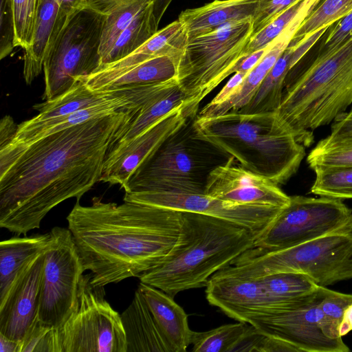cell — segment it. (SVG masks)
<instances>
[{
	"instance_id": "cell-1",
	"label": "cell",
	"mask_w": 352,
	"mask_h": 352,
	"mask_svg": "<svg viewBox=\"0 0 352 352\" xmlns=\"http://www.w3.org/2000/svg\"><path fill=\"white\" fill-rule=\"evenodd\" d=\"M140 109H120L28 144L1 147L0 227L26 235L59 204L80 199L100 182L115 134Z\"/></svg>"
},
{
	"instance_id": "cell-2",
	"label": "cell",
	"mask_w": 352,
	"mask_h": 352,
	"mask_svg": "<svg viewBox=\"0 0 352 352\" xmlns=\"http://www.w3.org/2000/svg\"><path fill=\"white\" fill-rule=\"evenodd\" d=\"M79 201L67 217L68 229L94 286L140 278L177 241L182 211L131 201L118 205L98 197L88 206Z\"/></svg>"
},
{
	"instance_id": "cell-3",
	"label": "cell",
	"mask_w": 352,
	"mask_h": 352,
	"mask_svg": "<svg viewBox=\"0 0 352 352\" xmlns=\"http://www.w3.org/2000/svg\"><path fill=\"white\" fill-rule=\"evenodd\" d=\"M255 238L250 230L236 223L184 212L174 247L139 278L173 298L182 291L206 287L214 274L252 248Z\"/></svg>"
},
{
	"instance_id": "cell-4",
	"label": "cell",
	"mask_w": 352,
	"mask_h": 352,
	"mask_svg": "<svg viewBox=\"0 0 352 352\" xmlns=\"http://www.w3.org/2000/svg\"><path fill=\"white\" fill-rule=\"evenodd\" d=\"M193 125L201 139L277 185L285 184L296 173L305 156V146L276 111L197 115Z\"/></svg>"
},
{
	"instance_id": "cell-5",
	"label": "cell",
	"mask_w": 352,
	"mask_h": 352,
	"mask_svg": "<svg viewBox=\"0 0 352 352\" xmlns=\"http://www.w3.org/2000/svg\"><path fill=\"white\" fill-rule=\"evenodd\" d=\"M351 103L352 38L329 55L289 72L276 113L296 140L309 146L313 131L334 121Z\"/></svg>"
},
{
	"instance_id": "cell-6",
	"label": "cell",
	"mask_w": 352,
	"mask_h": 352,
	"mask_svg": "<svg viewBox=\"0 0 352 352\" xmlns=\"http://www.w3.org/2000/svg\"><path fill=\"white\" fill-rule=\"evenodd\" d=\"M295 272L327 287L352 278V219L322 236L278 250L253 247L216 274L256 278L277 272Z\"/></svg>"
},
{
	"instance_id": "cell-7",
	"label": "cell",
	"mask_w": 352,
	"mask_h": 352,
	"mask_svg": "<svg viewBox=\"0 0 352 352\" xmlns=\"http://www.w3.org/2000/svg\"><path fill=\"white\" fill-rule=\"evenodd\" d=\"M195 118L161 144L132 176L125 192L204 193L210 173L231 156L197 135Z\"/></svg>"
},
{
	"instance_id": "cell-8",
	"label": "cell",
	"mask_w": 352,
	"mask_h": 352,
	"mask_svg": "<svg viewBox=\"0 0 352 352\" xmlns=\"http://www.w3.org/2000/svg\"><path fill=\"white\" fill-rule=\"evenodd\" d=\"M252 21L248 18L231 22L188 40L177 80L192 108L198 110L200 102L234 73L252 36Z\"/></svg>"
},
{
	"instance_id": "cell-9",
	"label": "cell",
	"mask_w": 352,
	"mask_h": 352,
	"mask_svg": "<svg viewBox=\"0 0 352 352\" xmlns=\"http://www.w3.org/2000/svg\"><path fill=\"white\" fill-rule=\"evenodd\" d=\"M105 17L89 7L68 16L44 59L43 100L63 94L78 78L90 75L100 65L99 50Z\"/></svg>"
},
{
	"instance_id": "cell-10",
	"label": "cell",
	"mask_w": 352,
	"mask_h": 352,
	"mask_svg": "<svg viewBox=\"0 0 352 352\" xmlns=\"http://www.w3.org/2000/svg\"><path fill=\"white\" fill-rule=\"evenodd\" d=\"M352 209L342 199L290 196L267 227L254 240V247L272 251L305 243L347 223Z\"/></svg>"
},
{
	"instance_id": "cell-11",
	"label": "cell",
	"mask_w": 352,
	"mask_h": 352,
	"mask_svg": "<svg viewBox=\"0 0 352 352\" xmlns=\"http://www.w3.org/2000/svg\"><path fill=\"white\" fill-rule=\"evenodd\" d=\"M91 279V274L82 276L77 307L60 328L62 352H126L121 315Z\"/></svg>"
},
{
	"instance_id": "cell-12",
	"label": "cell",
	"mask_w": 352,
	"mask_h": 352,
	"mask_svg": "<svg viewBox=\"0 0 352 352\" xmlns=\"http://www.w3.org/2000/svg\"><path fill=\"white\" fill-rule=\"evenodd\" d=\"M44 252L38 320L60 328L78 303L80 280L85 271L69 229L53 228Z\"/></svg>"
},
{
	"instance_id": "cell-13",
	"label": "cell",
	"mask_w": 352,
	"mask_h": 352,
	"mask_svg": "<svg viewBox=\"0 0 352 352\" xmlns=\"http://www.w3.org/2000/svg\"><path fill=\"white\" fill-rule=\"evenodd\" d=\"M327 287L272 309L249 317L246 323L260 331L285 340L302 352H349L342 338L333 340L324 335L319 326V305Z\"/></svg>"
},
{
	"instance_id": "cell-14",
	"label": "cell",
	"mask_w": 352,
	"mask_h": 352,
	"mask_svg": "<svg viewBox=\"0 0 352 352\" xmlns=\"http://www.w3.org/2000/svg\"><path fill=\"white\" fill-rule=\"evenodd\" d=\"M123 200L219 217L246 228L256 237L267 227L282 208L236 204L212 197L205 193L131 192H125Z\"/></svg>"
},
{
	"instance_id": "cell-15",
	"label": "cell",
	"mask_w": 352,
	"mask_h": 352,
	"mask_svg": "<svg viewBox=\"0 0 352 352\" xmlns=\"http://www.w3.org/2000/svg\"><path fill=\"white\" fill-rule=\"evenodd\" d=\"M198 111L184 104L162 118L142 133L121 148L109 153L100 182L119 185L126 190L135 172L155 153L161 144Z\"/></svg>"
},
{
	"instance_id": "cell-16",
	"label": "cell",
	"mask_w": 352,
	"mask_h": 352,
	"mask_svg": "<svg viewBox=\"0 0 352 352\" xmlns=\"http://www.w3.org/2000/svg\"><path fill=\"white\" fill-rule=\"evenodd\" d=\"M204 193L236 204L278 208L285 206L290 199L278 185L243 168L232 157L210 173Z\"/></svg>"
},
{
	"instance_id": "cell-17",
	"label": "cell",
	"mask_w": 352,
	"mask_h": 352,
	"mask_svg": "<svg viewBox=\"0 0 352 352\" xmlns=\"http://www.w3.org/2000/svg\"><path fill=\"white\" fill-rule=\"evenodd\" d=\"M44 252L35 258L0 304V333L12 340L21 342L38 318Z\"/></svg>"
},
{
	"instance_id": "cell-18",
	"label": "cell",
	"mask_w": 352,
	"mask_h": 352,
	"mask_svg": "<svg viewBox=\"0 0 352 352\" xmlns=\"http://www.w3.org/2000/svg\"><path fill=\"white\" fill-rule=\"evenodd\" d=\"M206 298L230 318L246 323L254 315L272 308L259 278L214 274L206 289Z\"/></svg>"
},
{
	"instance_id": "cell-19",
	"label": "cell",
	"mask_w": 352,
	"mask_h": 352,
	"mask_svg": "<svg viewBox=\"0 0 352 352\" xmlns=\"http://www.w3.org/2000/svg\"><path fill=\"white\" fill-rule=\"evenodd\" d=\"M188 38L182 23L177 19L168 24L126 57L100 65L90 75L79 77L92 90L99 88L110 79L152 58L183 52Z\"/></svg>"
},
{
	"instance_id": "cell-20",
	"label": "cell",
	"mask_w": 352,
	"mask_h": 352,
	"mask_svg": "<svg viewBox=\"0 0 352 352\" xmlns=\"http://www.w3.org/2000/svg\"><path fill=\"white\" fill-rule=\"evenodd\" d=\"M141 90L136 86L129 95L109 102L83 109L66 116L45 120L32 118L18 124L16 133L9 144H28L52 133L93 118L111 114L120 109L141 107Z\"/></svg>"
},
{
	"instance_id": "cell-21",
	"label": "cell",
	"mask_w": 352,
	"mask_h": 352,
	"mask_svg": "<svg viewBox=\"0 0 352 352\" xmlns=\"http://www.w3.org/2000/svg\"><path fill=\"white\" fill-rule=\"evenodd\" d=\"M309 11L310 10H307L300 14L268 45L265 54L246 75L239 90L235 95L218 106L211 108L204 107L197 115L199 117L218 116L230 111H238L245 106L278 58L287 47L296 31Z\"/></svg>"
},
{
	"instance_id": "cell-22",
	"label": "cell",
	"mask_w": 352,
	"mask_h": 352,
	"mask_svg": "<svg viewBox=\"0 0 352 352\" xmlns=\"http://www.w3.org/2000/svg\"><path fill=\"white\" fill-rule=\"evenodd\" d=\"M258 0H214L186 9L179 15L188 40L211 32L231 22L252 18Z\"/></svg>"
},
{
	"instance_id": "cell-23",
	"label": "cell",
	"mask_w": 352,
	"mask_h": 352,
	"mask_svg": "<svg viewBox=\"0 0 352 352\" xmlns=\"http://www.w3.org/2000/svg\"><path fill=\"white\" fill-rule=\"evenodd\" d=\"M138 289L172 352L186 351L190 344L192 330L185 311L173 297L153 286L140 282Z\"/></svg>"
},
{
	"instance_id": "cell-24",
	"label": "cell",
	"mask_w": 352,
	"mask_h": 352,
	"mask_svg": "<svg viewBox=\"0 0 352 352\" xmlns=\"http://www.w3.org/2000/svg\"><path fill=\"white\" fill-rule=\"evenodd\" d=\"M51 241L50 232L30 236L17 235L1 241L0 304L35 258L49 248Z\"/></svg>"
},
{
	"instance_id": "cell-25",
	"label": "cell",
	"mask_w": 352,
	"mask_h": 352,
	"mask_svg": "<svg viewBox=\"0 0 352 352\" xmlns=\"http://www.w3.org/2000/svg\"><path fill=\"white\" fill-rule=\"evenodd\" d=\"M70 14L60 9L56 0H40L32 41L24 50L23 77L27 85L41 73L47 50Z\"/></svg>"
},
{
	"instance_id": "cell-26",
	"label": "cell",
	"mask_w": 352,
	"mask_h": 352,
	"mask_svg": "<svg viewBox=\"0 0 352 352\" xmlns=\"http://www.w3.org/2000/svg\"><path fill=\"white\" fill-rule=\"evenodd\" d=\"M121 318L127 342L126 352H172L138 289Z\"/></svg>"
},
{
	"instance_id": "cell-27",
	"label": "cell",
	"mask_w": 352,
	"mask_h": 352,
	"mask_svg": "<svg viewBox=\"0 0 352 352\" xmlns=\"http://www.w3.org/2000/svg\"><path fill=\"white\" fill-rule=\"evenodd\" d=\"M135 85L101 90H92L82 81L76 82L58 97L35 104L32 107L38 113L36 120L66 116L77 111L109 102L129 95Z\"/></svg>"
},
{
	"instance_id": "cell-28",
	"label": "cell",
	"mask_w": 352,
	"mask_h": 352,
	"mask_svg": "<svg viewBox=\"0 0 352 352\" xmlns=\"http://www.w3.org/2000/svg\"><path fill=\"white\" fill-rule=\"evenodd\" d=\"M184 104L190 106L178 81L143 105L131 120L120 126L107 155L124 146L170 112Z\"/></svg>"
},
{
	"instance_id": "cell-29",
	"label": "cell",
	"mask_w": 352,
	"mask_h": 352,
	"mask_svg": "<svg viewBox=\"0 0 352 352\" xmlns=\"http://www.w3.org/2000/svg\"><path fill=\"white\" fill-rule=\"evenodd\" d=\"M292 52L293 46L289 44L264 78L250 102L238 111L256 113L277 111L281 102L285 80L291 69Z\"/></svg>"
},
{
	"instance_id": "cell-30",
	"label": "cell",
	"mask_w": 352,
	"mask_h": 352,
	"mask_svg": "<svg viewBox=\"0 0 352 352\" xmlns=\"http://www.w3.org/2000/svg\"><path fill=\"white\" fill-rule=\"evenodd\" d=\"M182 53L162 55L147 60L107 81L98 90L177 78Z\"/></svg>"
},
{
	"instance_id": "cell-31",
	"label": "cell",
	"mask_w": 352,
	"mask_h": 352,
	"mask_svg": "<svg viewBox=\"0 0 352 352\" xmlns=\"http://www.w3.org/2000/svg\"><path fill=\"white\" fill-rule=\"evenodd\" d=\"M153 4L154 1L150 2L135 16L120 34L101 65L126 57L157 32L159 23L153 13Z\"/></svg>"
},
{
	"instance_id": "cell-32",
	"label": "cell",
	"mask_w": 352,
	"mask_h": 352,
	"mask_svg": "<svg viewBox=\"0 0 352 352\" xmlns=\"http://www.w3.org/2000/svg\"><path fill=\"white\" fill-rule=\"evenodd\" d=\"M259 278L271 304L270 309L310 294L319 287L306 276L295 272H277Z\"/></svg>"
},
{
	"instance_id": "cell-33",
	"label": "cell",
	"mask_w": 352,
	"mask_h": 352,
	"mask_svg": "<svg viewBox=\"0 0 352 352\" xmlns=\"http://www.w3.org/2000/svg\"><path fill=\"white\" fill-rule=\"evenodd\" d=\"M352 10V0H320L296 31L290 44H295L316 31L331 25Z\"/></svg>"
},
{
	"instance_id": "cell-34",
	"label": "cell",
	"mask_w": 352,
	"mask_h": 352,
	"mask_svg": "<svg viewBox=\"0 0 352 352\" xmlns=\"http://www.w3.org/2000/svg\"><path fill=\"white\" fill-rule=\"evenodd\" d=\"M248 323L221 325L201 332L192 331L190 344L194 352H232L234 346L244 334Z\"/></svg>"
},
{
	"instance_id": "cell-35",
	"label": "cell",
	"mask_w": 352,
	"mask_h": 352,
	"mask_svg": "<svg viewBox=\"0 0 352 352\" xmlns=\"http://www.w3.org/2000/svg\"><path fill=\"white\" fill-rule=\"evenodd\" d=\"M314 172L311 193L339 199H352V166L318 168Z\"/></svg>"
},
{
	"instance_id": "cell-36",
	"label": "cell",
	"mask_w": 352,
	"mask_h": 352,
	"mask_svg": "<svg viewBox=\"0 0 352 352\" xmlns=\"http://www.w3.org/2000/svg\"><path fill=\"white\" fill-rule=\"evenodd\" d=\"M320 0H299L276 16L263 29L253 35L245 50V55L267 47L300 14L316 5Z\"/></svg>"
},
{
	"instance_id": "cell-37",
	"label": "cell",
	"mask_w": 352,
	"mask_h": 352,
	"mask_svg": "<svg viewBox=\"0 0 352 352\" xmlns=\"http://www.w3.org/2000/svg\"><path fill=\"white\" fill-rule=\"evenodd\" d=\"M309 167L318 168L352 166V135L338 140H321L307 159Z\"/></svg>"
},
{
	"instance_id": "cell-38",
	"label": "cell",
	"mask_w": 352,
	"mask_h": 352,
	"mask_svg": "<svg viewBox=\"0 0 352 352\" xmlns=\"http://www.w3.org/2000/svg\"><path fill=\"white\" fill-rule=\"evenodd\" d=\"M150 2L151 1H138L117 9L106 16L102 27L99 50L101 58L100 65L122 32L135 16Z\"/></svg>"
},
{
	"instance_id": "cell-39",
	"label": "cell",
	"mask_w": 352,
	"mask_h": 352,
	"mask_svg": "<svg viewBox=\"0 0 352 352\" xmlns=\"http://www.w3.org/2000/svg\"><path fill=\"white\" fill-rule=\"evenodd\" d=\"M352 304V294L334 291L326 287L325 294L320 303L319 326L325 336L330 339L340 338L338 327L345 309Z\"/></svg>"
},
{
	"instance_id": "cell-40",
	"label": "cell",
	"mask_w": 352,
	"mask_h": 352,
	"mask_svg": "<svg viewBox=\"0 0 352 352\" xmlns=\"http://www.w3.org/2000/svg\"><path fill=\"white\" fill-rule=\"evenodd\" d=\"M14 22V47L30 46L40 0H10Z\"/></svg>"
},
{
	"instance_id": "cell-41",
	"label": "cell",
	"mask_w": 352,
	"mask_h": 352,
	"mask_svg": "<svg viewBox=\"0 0 352 352\" xmlns=\"http://www.w3.org/2000/svg\"><path fill=\"white\" fill-rule=\"evenodd\" d=\"M21 352H62L60 328L34 322L21 341Z\"/></svg>"
},
{
	"instance_id": "cell-42",
	"label": "cell",
	"mask_w": 352,
	"mask_h": 352,
	"mask_svg": "<svg viewBox=\"0 0 352 352\" xmlns=\"http://www.w3.org/2000/svg\"><path fill=\"white\" fill-rule=\"evenodd\" d=\"M331 25L325 32L315 58L329 55L352 38V10Z\"/></svg>"
},
{
	"instance_id": "cell-43",
	"label": "cell",
	"mask_w": 352,
	"mask_h": 352,
	"mask_svg": "<svg viewBox=\"0 0 352 352\" xmlns=\"http://www.w3.org/2000/svg\"><path fill=\"white\" fill-rule=\"evenodd\" d=\"M299 0H258L252 16V36Z\"/></svg>"
},
{
	"instance_id": "cell-44",
	"label": "cell",
	"mask_w": 352,
	"mask_h": 352,
	"mask_svg": "<svg viewBox=\"0 0 352 352\" xmlns=\"http://www.w3.org/2000/svg\"><path fill=\"white\" fill-rule=\"evenodd\" d=\"M14 22L10 0H1L0 58L8 56L14 47Z\"/></svg>"
},
{
	"instance_id": "cell-45",
	"label": "cell",
	"mask_w": 352,
	"mask_h": 352,
	"mask_svg": "<svg viewBox=\"0 0 352 352\" xmlns=\"http://www.w3.org/2000/svg\"><path fill=\"white\" fill-rule=\"evenodd\" d=\"M247 74L243 72H235L217 96L204 107H214L228 100L238 92Z\"/></svg>"
},
{
	"instance_id": "cell-46",
	"label": "cell",
	"mask_w": 352,
	"mask_h": 352,
	"mask_svg": "<svg viewBox=\"0 0 352 352\" xmlns=\"http://www.w3.org/2000/svg\"><path fill=\"white\" fill-rule=\"evenodd\" d=\"M350 135H352V108L333 121L331 133L326 138L329 140H338Z\"/></svg>"
},
{
	"instance_id": "cell-47",
	"label": "cell",
	"mask_w": 352,
	"mask_h": 352,
	"mask_svg": "<svg viewBox=\"0 0 352 352\" xmlns=\"http://www.w3.org/2000/svg\"><path fill=\"white\" fill-rule=\"evenodd\" d=\"M87 7L108 15L117 9L129 6L138 1H155V0H87Z\"/></svg>"
},
{
	"instance_id": "cell-48",
	"label": "cell",
	"mask_w": 352,
	"mask_h": 352,
	"mask_svg": "<svg viewBox=\"0 0 352 352\" xmlns=\"http://www.w3.org/2000/svg\"><path fill=\"white\" fill-rule=\"evenodd\" d=\"M18 124H15L13 118L5 116L0 121V148L8 144L14 138Z\"/></svg>"
},
{
	"instance_id": "cell-49",
	"label": "cell",
	"mask_w": 352,
	"mask_h": 352,
	"mask_svg": "<svg viewBox=\"0 0 352 352\" xmlns=\"http://www.w3.org/2000/svg\"><path fill=\"white\" fill-rule=\"evenodd\" d=\"M267 48L268 46L243 57L239 62L234 73L243 72L248 74L263 57L267 50Z\"/></svg>"
},
{
	"instance_id": "cell-50",
	"label": "cell",
	"mask_w": 352,
	"mask_h": 352,
	"mask_svg": "<svg viewBox=\"0 0 352 352\" xmlns=\"http://www.w3.org/2000/svg\"><path fill=\"white\" fill-rule=\"evenodd\" d=\"M60 9L67 14H72L87 7V0H56Z\"/></svg>"
},
{
	"instance_id": "cell-51",
	"label": "cell",
	"mask_w": 352,
	"mask_h": 352,
	"mask_svg": "<svg viewBox=\"0 0 352 352\" xmlns=\"http://www.w3.org/2000/svg\"><path fill=\"white\" fill-rule=\"evenodd\" d=\"M351 331H352V304L349 305L343 313L338 327V333L340 337L342 338Z\"/></svg>"
},
{
	"instance_id": "cell-52",
	"label": "cell",
	"mask_w": 352,
	"mask_h": 352,
	"mask_svg": "<svg viewBox=\"0 0 352 352\" xmlns=\"http://www.w3.org/2000/svg\"><path fill=\"white\" fill-rule=\"evenodd\" d=\"M0 352H21V342L0 333Z\"/></svg>"
},
{
	"instance_id": "cell-53",
	"label": "cell",
	"mask_w": 352,
	"mask_h": 352,
	"mask_svg": "<svg viewBox=\"0 0 352 352\" xmlns=\"http://www.w3.org/2000/svg\"><path fill=\"white\" fill-rule=\"evenodd\" d=\"M172 1L173 0H155L153 13L158 23Z\"/></svg>"
}]
</instances>
